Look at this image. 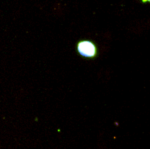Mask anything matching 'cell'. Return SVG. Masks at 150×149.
<instances>
[{"mask_svg": "<svg viewBox=\"0 0 150 149\" xmlns=\"http://www.w3.org/2000/svg\"><path fill=\"white\" fill-rule=\"evenodd\" d=\"M76 51L79 55L86 59H95L98 56V47L93 40L81 39L76 45Z\"/></svg>", "mask_w": 150, "mask_h": 149, "instance_id": "cell-1", "label": "cell"}, {"mask_svg": "<svg viewBox=\"0 0 150 149\" xmlns=\"http://www.w3.org/2000/svg\"><path fill=\"white\" fill-rule=\"evenodd\" d=\"M142 2L146 3V2H150V0H142Z\"/></svg>", "mask_w": 150, "mask_h": 149, "instance_id": "cell-2", "label": "cell"}]
</instances>
